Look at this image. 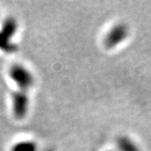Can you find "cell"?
Returning a JSON list of instances; mask_svg holds the SVG:
<instances>
[{"label":"cell","mask_w":151,"mask_h":151,"mask_svg":"<svg viewBox=\"0 0 151 151\" xmlns=\"http://www.w3.org/2000/svg\"><path fill=\"white\" fill-rule=\"evenodd\" d=\"M43 151H54L52 148H47V149H45V150H43Z\"/></svg>","instance_id":"obj_7"},{"label":"cell","mask_w":151,"mask_h":151,"mask_svg":"<svg viewBox=\"0 0 151 151\" xmlns=\"http://www.w3.org/2000/svg\"><path fill=\"white\" fill-rule=\"evenodd\" d=\"M17 28V21L14 17H9L4 20L0 29V50L6 54H13L17 51V45L12 41Z\"/></svg>","instance_id":"obj_1"},{"label":"cell","mask_w":151,"mask_h":151,"mask_svg":"<svg viewBox=\"0 0 151 151\" xmlns=\"http://www.w3.org/2000/svg\"><path fill=\"white\" fill-rule=\"evenodd\" d=\"M116 144L118 151H141L134 140L127 136L118 137Z\"/></svg>","instance_id":"obj_5"},{"label":"cell","mask_w":151,"mask_h":151,"mask_svg":"<svg viewBox=\"0 0 151 151\" xmlns=\"http://www.w3.org/2000/svg\"><path fill=\"white\" fill-rule=\"evenodd\" d=\"M9 78L19 88V90L27 91L34 85L35 78L32 72L23 65L15 64L8 70Z\"/></svg>","instance_id":"obj_2"},{"label":"cell","mask_w":151,"mask_h":151,"mask_svg":"<svg viewBox=\"0 0 151 151\" xmlns=\"http://www.w3.org/2000/svg\"><path fill=\"white\" fill-rule=\"evenodd\" d=\"M129 35V28L125 23H118L113 26L104 37V46L109 48H114L123 43Z\"/></svg>","instance_id":"obj_3"},{"label":"cell","mask_w":151,"mask_h":151,"mask_svg":"<svg viewBox=\"0 0 151 151\" xmlns=\"http://www.w3.org/2000/svg\"><path fill=\"white\" fill-rule=\"evenodd\" d=\"M11 151H38V147L34 141L24 140L14 144Z\"/></svg>","instance_id":"obj_6"},{"label":"cell","mask_w":151,"mask_h":151,"mask_svg":"<svg viewBox=\"0 0 151 151\" xmlns=\"http://www.w3.org/2000/svg\"><path fill=\"white\" fill-rule=\"evenodd\" d=\"M12 109L17 119L26 117L29 109V96L27 91L17 90L12 94Z\"/></svg>","instance_id":"obj_4"}]
</instances>
